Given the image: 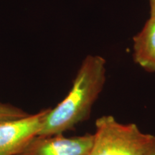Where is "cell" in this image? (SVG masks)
Here are the masks:
<instances>
[{
    "instance_id": "1",
    "label": "cell",
    "mask_w": 155,
    "mask_h": 155,
    "mask_svg": "<svg viewBox=\"0 0 155 155\" xmlns=\"http://www.w3.org/2000/svg\"><path fill=\"white\" fill-rule=\"evenodd\" d=\"M106 81V61L99 55H88L83 60L64 99L45 118L39 137L63 134L86 120L101 92Z\"/></svg>"
},
{
    "instance_id": "2",
    "label": "cell",
    "mask_w": 155,
    "mask_h": 155,
    "mask_svg": "<svg viewBox=\"0 0 155 155\" xmlns=\"http://www.w3.org/2000/svg\"><path fill=\"white\" fill-rule=\"evenodd\" d=\"M154 138L134 124H124L111 115L103 116L96 121L90 155H144Z\"/></svg>"
},
{
    "instance_id": "4",
    "label": "cell",
    "mask_w": 155,
    "mask_h": 155,
    "mask_svg": "<svg viewBox=\"0 0 155 155\" xmlns=\"http://www.w3.org/2000/svg\"><path fill=\"white\" fill-rule=\"evenodd\" d=\"M93 142L94 134L74 137L37 136L18 155H90Z\"/></svg>"
},
{
    "instance_id": "5",
    "label": "cell",
    "mask_w": 155,
    "mask_h": 155,
    "mask_svg": "<svg viewBox=\"0 0 155 155\" xmlns=\"http://www.w3.org/2000/svg\"><path fill=\"white\" fill-rule=\"evenodd\" d=\"M134 59L145 71L155 73V19L150 18L134 38Z\"/></svg>"
},
{
    "instance_id": "8",
    "label": "cell",
    "mask_w": 155,
    "mask_h": 155,
    "mask_svg": "<svg viewBox=\"0 0 155 155\" xmlns=\"http://www.w3.org/2000/svg\"><path fill=\"white\" fill-rule=\"evenodd\" d=\"M150 5V18L155 19V0H149Z\"/></svg>"
},
{
    "instance_id": "7",
    "label": "cell",
    "mask_w": 155,
    "mask_h": 155,
    "mask_svg": "<svg viewBox=\"0 0 155 155\" xmlns=\"http://www.w3.org/2000/svg\"><path fill=\"white\" fill-rule=\"evenodd\" d=\"M144 155H155V138Z\"/></svg>"
},
{
    "instance_id": "3",
    "label": "cell",
    "mask_w": 155,
    "mask_h": 155,
    "mask_svg": "<svg viewBox=\"0 0 155 155\" xmlns=\"http://www.w3.org/2000/svg\"><path fill=\"white\" fill-rule=\"evenodd\" d=\"M49 109L0 123V155H18L38 135Z\"/></svg>"
},
{
    "instance_id": "6",
    "label": "cell",
    "mask_w": 155,
    "mask_h": 155,
    "mask_svg": "<svg viewBox=\"0 0 155 155\" xmlns=\"http://www.w3.org/2000/svg\"><path fill=\"white\" fill-rule=\"evenodd\" d=\"M28 115L29 114L20 108L0 103V123L21 119Z\"/></svg>"
}]
</instances>
